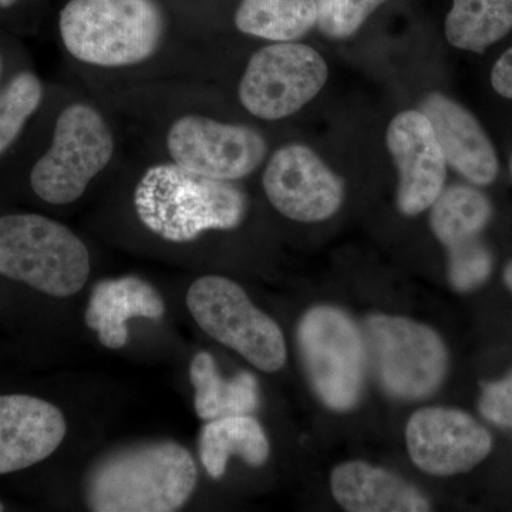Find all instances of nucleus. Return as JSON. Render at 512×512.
<instances>
[{
  "instance_id": "obj_18",
  "label": "nucleus",
  "mask_w": 512,
  "mask_h": 512,
  "mask_svg": "<svg viewBox=\"0 0 512 512\" xmlns=\"http://www.w3.org/2000/svg\"><path fill=\"white\" fill-rule=\"evenodd\" d=\"M190 379L195 390L194 407L201 420L228 416H252L259 406L258 380L252 373L241 372L232 379H222L214 357L197 353L191 360Z\"/></svg>"
},
{
  "instance_id": "obj_11",
  "label": "nucleus",
  "mask_w": 512,
  "mask_h": 512,
  "mask_svg": "<svg viewBox=\"0 0 512 512\" xmlns=\"http://www.w3.org/2000/svg\"><path fill=\"white\" fill-rule=\"evenodd\" d=\"M269 202L298 222L328 220L343 202V183L315 151L302 144L279 148L264 174Z\"/></svg>"
},
{
  "instance_id": "obj_22",
  "label": "nucleus",
  "mask_w": 512,
  "mask_h": 512,
  "mask_svg": "<svg viewBox=\"0 0 512 512\" xmlns=\"http://www.w3.org/2000/svg\"><path fill=\"white\" fill-rule=\"evenodd\" d=\"M512 29V0H453L446 19L448 42L481 53Z\"/></svg>"
},
{
  "instance_id": "obj_27",
  "label": "nucleus",
  "mask_w": 512,
  "mask_h": 512,
  "mask_svg": "<svg viewBox=\"0 0 512 512\" xmlns=\"http://www.w3.org/2000/svg\"><path fill=\"white\" fill-rule=\"evenodd\" d=\"M491 84L500 96L512 100V47L495 63L491 72Z\"/></svg>"
},
{
  "instance_id": "obj_10",
  "label": "nucleus",
  "mask_w": 512,
  "mask_h": 512,
  "mask_svg": "<svg viewBox=\"0 0 512 512\" xmlns=\"http://www.w3.org/2000/svg\"><path fill=\"white\" fill-rule=\"evenodd\" d=\"M167 148L175 164L221 181L254 173L266 154L264 137L254 128L201 116L175 121L168 131Z\"/></svg>"
},
{
  "instance_id": "obj_7",
  "label": "nucleus",
  "mask_w": 512,
  "mask_h": 512,
  "mask_svg": "<svg viewBox=\"0 0 512 512\" xmlns=\"http://www.w3.org/2000/svg\"><path fill=\"white\" fill-rule=\"evenodd\" d=\"M187 306L212 339L234 349L262 372H278L286 363L284 333L274 319L255 308L238 284L222 276H204L190 286Z\"/></svg>"
},
{
  "instance_id": "obj_13",
  "label": "nucleus",
  "mask_w": 512,
  "mask_h": 512,
  "mask_svg": "<svg viewBox=\"0 0 512 512\" xmlns=\"http://www.w3.org/2000/svg\"><path fill=\"white\" fill-rule=\"evenodd\" d=\"M386 143L399 171L397 208L407 217L429 210L446 184L447 161L429 119L403 111L389 124Z\"/></svg>"
},
{
  "instance_id": "obj_28",
  "label": "nucleus",
  "mask_w": 512,
  "mask_h": 512,
  "mask_svg": "<svg viewBox=\"0 0 512 512\" xmlns=\"http://www.w3.org/2000/svg\"><path fill=\"white\" fill-rule=\"evenodd\" d=\"M504 278H505V284L510 286V289L512 291V262L510 265L507 266V269H505Z\"/></svg>"
},
{
  "instance_id": "obj_26",
  "label": "nucleus",
  "mask_w": 512,
  "mask_h": 512,
  "mask_svg": "<svg viewBox=\"0 0 512 512\" xmlns=\"http://www.w3.org/2000/svg\"><path fill=\"white\" fill-rule=\"evenodd\" d=\"M480 410L491 423L512 429V375L485 387Z\"/></svg>"
},
{
  "instance_id": "obj_20",
  "label": "nucleus",
  "mask_w": 512,
  "mask_h": 512,
  "mask_svg": "<svg viewBox=\"0 0 512 512\" xmlns=\"http://www.w3.org/2000/svg\"><path fill=\"white\" fill-rule=\"evenodd\" d=\"M316 20L315 0H242L235 13L242 33L278 43L301 39Z\"/></svg>"
},
{
  "instance_id": "obj_3",
  "label": "nucleus",
  "mask_w": 512,
  "mask_h": 512,
  "mask_svg": "<svg viewBox=\"0 0 512 512\" xmlns=\"http://www.w3.org/2000/svg\"><path fill=\"white\" fill-rule=\"evenodd\" d=\"M59 26L67 52L80 62L123 67L156 53L164 19L154 0H70Z\"/></svg>"
},
{
  "instance_id": "obj_19",
  "label": "nucleus",
  "mask_w": 512,
  "mask_h": 512,
  "mask_svg": "<svg viewBox=\"0 0 512 512\" xmlns=\"http://www.w3.org/2000/svg\"><path fill=\"white\" fill-rule=\"evenodd\" d=\"M200 458L210 477L221 478L229 457H241L248 466H264L269 441L259 421L252 416H228L208 421L200 434Z\"/></svg>"
},
{
  "instance_id": "obj_29",
  "label": "nucleus",
  "mask_w": 512,
  "mask_h": 512,
  "mask_svg": "<svg viewBox=\"0 0 512 512\" xmlns=\"http://www.w3.org/2000/svg\"><path fill=\"white\" fill-rule=\"evenodd\" d=\"M18 0H0V9L10 8V6L15 5Z\"/></svg>"
},
{
  "instance_id": "obj_30",
  "label": "nucleus",
  "mask_w": 512,
  "mask_h": 512,
  "mask_svg": "<svg viewBox=\"0 0 512 512\" xmlns=\"http://www.w3.org/2000/svg\"><path fill=\"white\" fill-rule=\"evenodd\" d=\"M0 511H5V507H3L2 503H0Z\"/></svg>"
},
{
  "instance_id": "obj_4",
  "label": "nucleus",
  "mask_w": 512,
  "mask_h": 512,
  "mask_svg": "<svg viewBox=\"0 0 512 512\" xmlns=\"http://www.w3.org/2000/svg\"><path fill=\"white\" fill-rule=\"evenodd\" d=\"M0 275L55 298L82 291L90 254L69 228L36 214L0 218Z\"/></svg>"
},
{
  "instance_id": "obj_24",
  "label": "nucleus",
  "mask_w": 512,
  "mask_h": 512,
  "mask_svg": "<svg viewBox=\"0 0 512 512\" xmlns=\"http://www.w3.org/2000/svg\"><path fill=\"white\" fill-rule=\"evenodd\" d=\"M386 0H315L318 26L332 39H348L359 32L363 23Z\"/></svg>"
},
{
  "instance_id": "obj_21",
  "label": "nucleus",
  "mask_w": 512,
  "mask_h": 512,
  "mask_svg": "<svg viewBox=\"0 0 512 512\" xmlns=\"http://www.w3.org/2000/svg\"><path fill=\"white\" fill-rule=\"evenodd\" d=\"M491 218V204L484 194L467 185H453L431 205L430 227L451 251L476 241Z\"/></svg>"
},
{
  "instance_id": "obj_15",
  "label": "nucleus",
  "mask_w": 512,
  "mask_h": 512,
  "mask_svg": "<svg viewBox=\"0 0 512 512\" xmlns=\"http://www.w3.org/2000/svg\"><path fill=\"white\" fill-rule=\"evenodd\" d=\"M447 164L477 185L493 183L498 174L497 154L490 138L470 111L440 93L421 104Z\"/></svg>"
},
{
  "instance_id": "obj_5",
  "label": "nucleus",
  "mask_w": 512,
  "mask_h": 512,
  "mask_svg": "<svg viewBox=\"0 0 512 512\" xmlns=\"http://www.w3.org/2000/svg\"><path fill=\"white\" fill-rule=\"evenodd\" d=\"M296 339L320 402L339 413L356 407L369 366L365 336L355 320L336 306H313L299 320Z\"/></svg>"
},
{
  "instance_id": "obj_14",
  "label": "nucleus",
  "mask_w": 512,
  "mask_h": 512,
  "mask_svg": "<svg viewBox=\"0 0 512 512\" xmlns=\"http://www.w3.org/2000/svg\"><path fill=\"white\" fill-rule=\"evenodd\" d=\"M66 433V419L55 404L28 394L0 396V474L46 460Z\"/></svg>"
},
{
  "instance_id": "obj_17",
  "label": "nucleus",
  "mask_w": 512,
  "mask_h": 512,
  "mask_svg": "<svg viewBox=\"0 0 512 512\" xmlns=\"http://www.w3.org/2000/svg\"><path fill=\"white\" fill-rule=\"evenodd\" d=\"M165 305L160 293L136 276L107 279L94 286L87 306L86 323L97 332L101 345L120 349L128 340L127 320L163 318Z\"/></svg>"
},
{
  "instance_id": "obj_16",
  "label": "nucleus",
  "mask_w": 512,
  "mask_h": 512,
  "mask_svg": "<svg viewBox=\"0 0 512 512\" xmlns=\"http://www.w3.org/2000/svg\"><path fill=\"white\" fill-rule=\"evenodd\" d=\"M330 487L349 512H427L429 500L392 471L363 461H348L333 470Z\"/></svg>"
},
{
  "instance_id": "obj_1",
  "label": "nucleus",
  "mask_w": 512,
  "mask_h": 512,
  "mask_svg": "<svg viewBox=\"0 0 512 512\" xmlns=\"http://www.w3.org/2000/svg\"><path fill=\"white\" fill-rule=\"evenodd\" d=\"M198 483L190 451L175 441L121 448L94 464L86 501L96 512H173L183 508Z\"/></svg>"
},
{
  "instance_id": "obj_25",
  "label": "nucleus",
  "mask_w": 512,
  "mask_h": 512,
  "mask_svg": "<svg viewBox=\"0 0 512 512\" xmlns=\"http://www.w3.org/2000/svg\"><path fill=\"white\" fill-rule=\"evenodd\" d=\"M448 279L454 289L460 292L473 291L487 281L493 268L490 252L480 242H468L448 251Z\"/></svg>"
},
{
  "instance_id": "obj_23",
  "label": "nucleus",
  "mask_w": 512,
  "mask_h": 512,
  "mask_svg": "<svg viewBox=\"0 0 512 512\" xmlns=\"http://www.w3.org/2000/svg\"><path fill=\"white\" fill-rule=\"evenodd\" d=\"M42 97V83L32 73L13 77L0 93V154L19 136Z\"/></svg>"
},
{
  "instance_id": "obj_2",
  "label": "nucleus",
  "mask_w": 512,
  "mask_h": 512,
  "mask_svg": "<svg viewBox=\"0 0 512 512\" xmlns=\"http://www.w3.org/2000/svg\"><path fill=\"white\" fill-rule=\"evenodd\" d=\"M138 218L171 242H190L211 229H234L244 220L247 198L229 181L214 180L178 164L154 165L134 192Z\"/></svg>"
},
{
  "instance_id": "obj_31",
  "label": "nucleus",
  "mask_w": 512,
  "mask_h": 512,
  "mask_svg": "<svg viewBox=\"0 0 512 512\" xmlns=\"http://www.w3.org/2000/svg\"><path fill=\"white\" fill-rule=\"evenodd\" d=\"M0 70H2V60H0Z\"/></svg>"
},
{
  "instance_id": "obj_8",
  "label": "nucleus",
  "mask_w": 512,
  "mask_h": 512,
  "mask_svg": "<svg viewBox=\"0 0 512 512\" xmlns=\"http://www.w3.org/2000/svg\"><path fill=\"white\" fill-rule=\"evenodd\" d=\"M113 153V136L103 117L86 104H73L57 119L52 146L33 167L30 184L43 201L70 204L82 197Z\"/></svg>"
},
{
  "instance_id": "obj_6",
  "label": "nucleus",
  "mask_w": 512,
  "mask_h": 512,
  "mask_svg": "<svg viewBox=\"0 0 512 512\" xmlns=\"http://www.w3.org/2000/svg\"><path fill=\"white\" fill-rule=\"evenodd\" d=\"M367 366L380 387L399 400H424L439 390L448 366L436 330L403 316L372 315L363 325Z\"/></svg>"
},
{
  "instance_id": "obj_9",
  "label": "nucleus",
  "mask_w": 512,
  "mask_h": 512,
  "mask_svg": "<svg viewBox=\"0 0 512 512\" xmlns=\"http://www.w3.org/2000/svg\"><path fill=\"white\" fill-rule=\"evenodd\" d=\"M328 77V64L313 47L279 42L251 57L239 100L259 119H285L315 99Z\"/></svg>"
},
{
  "instance_id": "obj_12",
  "label": "nucleus",
  "mask_w": 512,
  "mask_h": 512,
  "mask_svg": "<svg viewBox=\"0 0 512 512\" xmlns=\"http://www.w3.org/2000/svg\"><path fill=\"white\" fill-rule=\"evenodd\" d=\"M406 443L413 463L440 477L471 470L493 447L490 433L470 414L446 407L417 410L407 423Z\"/></svg>"
}]
</instances>
